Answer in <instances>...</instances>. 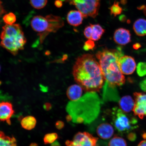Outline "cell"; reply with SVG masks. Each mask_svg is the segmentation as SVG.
Masks as SVG:
<instances>
[{
  "instance_id": "cell-1",
  "label": "cell",
  "mask_w": 146,
  "mask_h": 146,
  "mask_svg": "<svg viewBox=\"0 0 146 146\" xmlns=\"http://www.w3.org/2000/svg\"><path fill=\"white\" fill-rule=\"evenodd\" d=\"M72 74L76 83L87 92H99L105 80L99 63L91 54L78 56L73 66Z\"/></svg>"
},
{
  "instance_id": "cell-2",
  "label": "cell",
  "mask_w": 146,
  "mask_h": 146,
  "mask_svg": "<svg viewBox=\"0 0 146 146\" xmlns=\"http://www.w3.org/2000/svg\"><path fill=\"white\" fill-rule=\"evenodd\" d=\"M101 101L96 92H88L74 101L67 104L66 110L75 123L89 124L96 119L99 115Z\"/></svg>"
},
{
  "instance_id": "cell-3",
  "label": "cell",
  "mask_w": 146,
  "mask_h": 146,
  "mask_svg": "<svg viewBox=\"0 0 146 146\" xmlns=\"http://www.w3.org/2000/svg\"><path fill=\"white\" fill-rule=\"evenodd\" d=\"M123 55L119 48L117 50L104 49L96 54L106 83L109 87L114 88L125 83V77L118 65L119 59Z\"/></svg>"
},
{
  "instance_id": "cell-4",
  "label": "cell",
  "mask_w": 146,
  "mask_h": 146,
  "mask_svg": "<svg viewBox=\"0 0 146 146\" xmlns=\"http://www.w3.org/2000/svg\"><path fill=\"white\" fill-rule=\"evenodd\" d=\"M33 30L38 33L40 42L42 43L45 38L52 33H56L64 25L63 20L59 16L48 15L45 17L37 15L31 21Z\"/></svg>"
},
{
  "instance_id": "cell-5",
  "label": "cell",
  "mask_w": 146,
  "mask_h": 146,
  "mask_svg": "<svg viewBox=\"0 0 146 146\" xmlns=\"http://www.w3.org/2000/svg\"><path fill=\"white\" fill-rule=\"evenodd\" d=\"M112 115L113 125L119 132L128 133L138 127L136 117L127 116L117 107L113 109Z\"/></svg>"
},
{
  "instance_id": "cell-6",
  "label": "cell",
  "mask_w": 146,
  "mask_h": 146,
  "mask_svg": "<svg viewBox=\"0 0 146 146\" xmlns=\"http://www.w3.org/2000/svg\"><path fill=\"white\" fill-rule=\"evenodd\" d=\"M1 41L0 45L14 56L20 50H23L27 39L23 31L0 36Z\"/></svg>"
},
{
  "instance_id": "cell-7",
  "label": "cell",
  "mask_w": 146,
  "mask_h": 146,
  "mask_svg": "<svg viewBox=\"0 0 146 146\" xmlns=\"http://www.w3.org/2000/svg\"><path fill=\"white\" fill-rule=\"evenodd\" d=\"M71 5L76 7L83 17L95 18L98 15L100 0H68Z\"/></svg>"
},
{
  "instance_id": "cell-8",
  "label": "cell",
  "mask_w": 146,
  "mask_h": 146,
  "mask_svg": "<svg viewBox=\"0 0 146 146\" xmlns=\"http://www.w3.org/2000/svg\"><path fill=\"white\" fill-rule=\"evenodd\" d=\"M98 140L89 133L79 132L76 134L72 141L67 140L65 142L67 146H97Z\"/></svg>"
},
{
  "instance_id": "cell-9",
  "label": "cell",
  "mask_w": 146,
  "mask_h": 146,
  "mask_svg": "<svg viewBox=\"0 0 146 146\" xmlns=\"http://www.w3.org/2000/svg\"><path fill=\"white\" fill-rule=\"evenodd\" d=\"M135 105L133 109L135 116L141 119L146 116V94L140 92L134 94Z\"/></svg>"
},
{
  "instance_id": "cell-10",
  "label": "cell",
  "mask_w": 146,
  "mask_h": 146,
  "mask_svg": "<svg viewBox=\"0 0 146 146\" xmlns=\"http://www.w3.org/2000/svg\"><path fill=\"white\" fill-rule=\"evenodd\" d=\"M118 65L122 74L125 75L132 74L136 68V63L134 58L124 55L119 59Z\"/></svg>"
},
{
  "instance_id": "cell-11",
  "label": "cell",
  "mask_w": 146,
  "mask_h": 146,
  "mask_svg": "<svg viewBox=\"0 0 146 146\" xmlns=\"http://www.w3.org/2000/svg\"><path fill=\"white\" fill-rule=\"evenodd\" d=\"M131 34L126 29L120 28L117 29L114 33V41L117 44L125 45L131 41Z\"/></svg>"
},
{
  "instance_id": "cell-12",
  "label": "cell",
  "mask_w": 146,
  "mask_h": 146,
  "mask_svg": "<svg viewBox=\"0 0 146 146\" xmlns=\"http://www.w3.org/2000/svg\"><path fill=\"white\" fill-rule=\"evenodd\" d=\"M14 113L11 104L8 102H2L0 103V120L6 121L10 125V118Z\"/></svg>"
},
{
  "instance_id": "cell-13",
  "label": "cell",
  "mask_w": 146,
  "mask_h": 146,
  "mask_svg": "<svg viewBox=\"0 0 146 146\" xmlns=\"http://www.w3.org/2000/svg\"><path fill=\"white\" fill-rule=\"evenodd\" d=\"M96 133L100 138L103 139L110 138L113 135V128L110 124L103 123L100 124L96 129Z\"/></svg>"
},
{
  "instance_id": "cell-14",
  "label": "cell",
  "mask_w": 146,
  "mask_h": 146,
  "mask_svg": "<svg viewBox=\"0 0 146 146\" xmlns=\"http://www.w3.org/2000/svg\"><path fill=\"white\" fill-rule=\"evenodd\" d=\"M83 16L79 11H70L67 17V21L72 26L78 27L82 24L83 21Z\"/></svg>"
},
{
  "instance_id": "cell-15",
  "label": "cell",
  "mask_w": 146,
  "mask_h": 146,
  "mask_svg": "<svg viewBox=\"0 0 146 146\" xmlns=\"http://www.w3.org/2000/svg\"><path fill=\"white\" fill-rule=\"evenodd\" d=\"M83 93V88L79 85L74 84L70 86L67 89V97L72 101L79 100Z\"/></svg>"
},
{
  "instance_id": "cell-16",
  "label": "cell",
  "mask_w": 146,
  "mask_h": 146,
  "mask_svg": "<svg viewBox=\"0 0 146 146\" xmlns=\"http://www.w3.org/2000/svg\"><path fill=\"white\" fill-rule=\"evenodd\" d=\"M119 103L120 109L123 112L129 113L133 110L135 105V100L130 96H126L119 100Z\"/></svg>"
},
{
  "instance_id": "cell-17",
  "label": "cell",
  "mask_w": 146,
  "mask_h": 146,
  "mask_svg": "<svg viewBox=\"0 0 146 146\" xmlns=\"http://www.w3.org/2000/svg\"><path fill=\"white\" fill-rule=\"evenodd\" d=\"M133 29L137 35H146V20L143 18L137 20L133 25Z\"/></svg>"
},
{
  "instance_id": "cell-18",
  "label": "cell",
  "mask_w": 146,
  "mask_h": 146,
  "mask_svg": "<svg viewBox=\"0 0 146 146\" xmlns=\"http://www.w3.org/2000/svg\"><path fill=\"white\" fill-rule=\"evenodd\" d=\"M0 146H17L16 139L7 136L0 131Z\"/></svg>"
},
{
  "instance_id": "cell-19",
  "label": "cell",
  "mask_w": 146,
  "mask_h": 146,
  "mask_svg": "<svg viewBox=\"0 0 146 146\" xmlns=\"http://www.w3.org/2000/svg\"><path fill=\"white\" fill-rule=\"evenodd\" d=\"M90 25L92 29L91 40L94 41H98L105 33V30L99 24Z\"/></svg>"
},
{
  "instance_id": "cell-20",
  "label": "cell",
  "mask_w": 146,
  "mask_h": 146,
  "mask_svg": "<svg viewBox=\"0 0 146 146\" xmlns=\"http://www.w3.org/2000/svg\"><path fill=\"white\" fill-rule=\"evenodd\" d=\"M36 123V118L34 117L28 116L22 119L21 124L24 129L30 130L35 127Z\"/></svg>"
},
{
  "instance_id": "cell-21",
  "label": "cell",
  "mask_w": 146,
  "mask_h": 146,
  "mask_svg": "<svg viewBox=\"0 0 146 146\" xmlns=\"http://www.w3.org/2000/svg\"><path fill=\"white\" fill-rule=\"evenodd\" d=\"M108 146H127L126 141L121 137L115 136L109 142Z\"/></svg>"
},
{
  "instance_id": "cell-22",
  "label": "cell",
  "mask_w": 146,
  "mask_h": 146,
  "mask_svg": "<svg viewBox=\"0 0 146 146\" xmlns=\"http://www.w3.org/2000/svg\"><path fill=\"white\" fill-rule=\"evenodd\" d=\"M3 20L6 25H13L16 21V16L13 13L10 12L3 16Z\"/></svg>"
},
{
  "instance_id": "cell-23",
  "label": "cell",
  "mask_w": 146,
  "mask_h": 146,
  "mask_svg": "<svg viewBox=\"0 0 146 146\" xmlns=\"http://www.w3.org/2000/svg\"><path fill=\"white\" fill-rule=\"evenodd\" d=\"M48 0H30L31 5L36 9H42L46 5Z\"/></svg>"
},
{
  "instance_id": "cell-24",
  "label": "cell",
  "mask_w": 146,
  "mask_h": 146,
  "mask_svg": "<svg viewBox=\"0 0 146 146\" xmlns=\"http://www.w3.org/2000/svg\"><path fill=\"white\" fill-rule=\"evenodd\" d=\"M137 72L141 77L146 76V62H140L137 66Z\"/></svg>"
},
{
  "instance_id": "cell-25",
  "label": "cell",
  "mask_w": 146,
  "mask_h": 146,
  "mask_svg": "<svg viewBox=\"0 0 146 146\" xmlns=\"http://www.w3.org/2000/svg\"><path fill=\"white\" fill-rule=\"evenodd\" d=\"M58 137V135L56 133L47 134L44 138V142L45 144L52 143L57 139Z\"/></svg>"
},
{
  "instance_id": "cell-26",
  "label": "cell",
  "mask_w": 146,
  "mask_h": 146,
  "mask_svg": "<svg viewBox=\"0 0 146 146\" xmlns=\"http://www.w3.org/2000/svg\"><path fill=\"white\" fill-rule=\"evenodd\" d=\"M111 15H113L114 16H116L121 14L122 12V9L119 6V3L118 2L115 1L110 8Z\"/></svg>"
},
{
  "instance_id": "cell-27",
  "label": "cell",
  "mask_w": 146,
  "mask_h": 146,
  "mask_svg": "<svg viewBox=\"0 0 146 146\" xmlns=\"http://www.w3.org/2000/svg\"><path fill=\"white\" fill-rule=\"evenodd\" d=\"M95 44L94 41L92 40H88L85 42L83 48L86 51L92 50L94 48Z\"/></svg>"
},
{
  "instance_id": "cell-28",
  "label": "cell",
  "mask_w": 146,
  "mask_h": 146,
  "mask_svg": "<svg viewBox=\"0 0 146 146\" xmlns=\"http://www.w3.org/2000/svg\"><path fill=\"white\" fill-rule=\"evenodd\" d=\"M92 30V27L90 25L86 27L84 30V35L85 37L88 40H91Z\"/></svg>"
},
{
  "instance_id": "cell-29",
  "label": "cell",
  "mask_w": 146,
  "mask_h": 146,
  "mask_svg": "<svg viewBox=\"0 0 146 146\" xmlns=\"http://www.w3.org/2000/svg\"><path fill=\"white\" fill-rule=\"evenodd\" d=\"M127 138L129 141H135L137 139V135L135 133L131 132L127 135Z\"/></svg>"
},
{
  "instance_id": "cell-30",
  "label": "cell",
  "mask_w": 146,
  "mask_h": 146,
  "mask_svg": "<svg viewBox=\"0 0 146 146\" xmlns=\"http://www.w3.org/2000/svg\"><path fill=\"white\" fill-rule=\"evenodd\" d=\"M139 87L142 91L146 92V78L140 82Z\"/></svg>"
},
{
  "instance_id": "cell-31",
  "label": "cell",
  "mask_w": 146,
  "mask_h": 146,
  "mask_svg": "<svg viewBox=\"0 0 146 146\" xmlns=\"http://www.w3.org/2000/svg\"><path fill=\"white\" fill-rule=\"evenodd\" d=\"M56 127L58 129H61L64 126V123L61 121H58L56 122L55 124Z\"/></svg>"
},
{
  "instance_id": "cell-32",
  "label": "cell",
  "mask_w": 146,
  "mask_h": 146,
  "mask_svg": "<svg viewBox=\"0 0 146 146\" xmlns=\"http://www.w3.org/2000/svg\"><path fill=\"white\" fill-rule=\"evenodd\" d=\"M6 13V11H5L4 7L3 5L2 2L0 1V19L2 16L3 15Z\"/></svg>"
},
{
  "instance_id": "cell-33",
  "label": "cell",
  "mask_w": 146,
  "mask_h": 146,
  "mask_svg": "<svg viewBox=\"0 0 146 146\" xmlns=\"http://www.w3.org/2000/svg\"><path fill=\"white\" fill-rule=\"evenodd\" d=\"M43 108L46 111H48L50 110L52 108V105L50 103H45L43 105Z\"/></svg>"
},
{
  "instance_id": "cell-34",
  "label": "cell",
  "mask_w": 146,
  "mask_h": 146,
  "mask_svg": "<svg viewBox=\"0 0 146 146\" xmlns=\"http://www.w3.org/2000/svg\"><path fill=\"white\" fill-rule=\"evenodd\" d=\"M54 5L58 8H61L62 6V1L60 0H56L54 2Z\"/></svg>"
},
{
  "instance_id": "cell-35",
  "label": "cell",
  "mask_w": 146,
  "mask_h": 146,
  "mask_svg": "<svg viewBox=\"0 0 146 146\" xmlns=\"http://www.w3.org/2000/svg\"><path fill=\"white\" fill-rule=\"evenodd\" d=\"M66 120L67 122H70L72 120V116L68 114V115H67L66 116Z\"/></svg>"
},
{
  "instance_id": "cell-36",
  "label": "cell",
  "mask_w": 146,
  "mask_h": 146,
  "mask_svg": "<svg viewBox=\"0 0 146 146\" xmlns=\"http://www.w3.org/2000/svg\"><path fill=\"white\" fill-rule=\"evenodd\" d=\"M138 146H146V140L140 142Z\"/></svg>"
},
{
  "instance_id": "cell-37",
  "label": "cell",
  "mask_w": 146,
  "mask_h": 146,
  "mask_svg": "<svg viewBox=\"0 0 146 146\" xmlns=\"http://www.w3.org/2000/svg\"><path fill=\"white\" fill-rule=\"evenodd\" d=\"M51 146H61V145L58 141H55L52 144Z\"/></svg>"
},
{
  "instance_id": "cell-38",
  "label": "cell",
  "mask_w": 146,
  "mask_h": 146,
  "mask_svg": "<svg viewBox=\"0 0 146 146\" xmlns=\"http://www.w3.org/2000/svg\"><path fill=\"white\" fill-rule=\"evenodd\" d=\"M140 46H141V45H140L139 43L135 44L133 45V47H134V48L135 49L139 48Z\"/></svg>"
},
{
  "instance_id": "cell-39",
  "label": "cell",
  "mask_w": 146,
  "mask_h": 146,
  "mask_svg": "<svg viewBox=\"0 0 146 146\" xmlns=\"http://www.w3.org/2000/svg\"><path fill=\"white\" fill-rule=\"evenodd\" d=\"M41 90L43 92H46L47 91V89L46 88V87H43V86H41Z\"/></svg>"
},
{
  "instance_id": "cell-40",
  "label": "cell",
  "mask_w": 146,
  "mask_h": 146,
  "mask_svg": "<svg viewBox=\"0 0 146 146\" xmlns=\"http://www.w3.org/2000/svg\"><path fill=\"white\" fill-rule=\"evenodd\" d=\"M30 146H38V145L36 143H33L31 144Z\"/></svg>"
},
{
  "instance_id": "cell-41",
  "label": "cell",
  "mask_w": 146,
  "mask_h": 146,
  "mask_svg": "<svg viewBox=\"0 0 146 146\" xmlns=\"http://www.w3.org/2000/svg\"><path fill=\"white\" fill-rule=\"evenodd\" d=\"M143 9H144V13L145 15L146 16V5L144 7Z\"/></svg>"
},
{
  "instance_id": "cell-42",
  "label": "cell",
  "mask_w": 146,
  "mask_h": 146,
  "mask_svg": "<svg viewBox=\"0 0 146 146\" xmlns=\"http://www.w3.org/2000/svg\"><path fill=\"white\" fill-rule=\"evenodd\" d=\"M60 1H65V0H60Z\"/></svg>"
},
{
  "instance_id": "cell-43",
  "label": "cell",
  "mask_w": 146,
  "mask_h": 146,
  "mask_svg": "<svg viewBox=\"0 0 146 146\" xmlns=\"http://www.w3.org/2000/svg\"><path fill=\"white\" fill-rule=\"evenodd\" d=\"M1 66H0V71H1Z\"/></svg>"
},
{
  "instance_id": "cell-44",
  "label": "cell",
  "mask_w": 146,
  "mask_h": 146,
  "mask_svg": "<svg viewBox=\"0 0 146 146\" xmlns=\"http://www.w3.org/2000/svg\"><path fill=\"white\" fill-rule=\"evenodd\" d=\"M0 93H1V92H0Z\"/></svg>"
}]
</instances>
